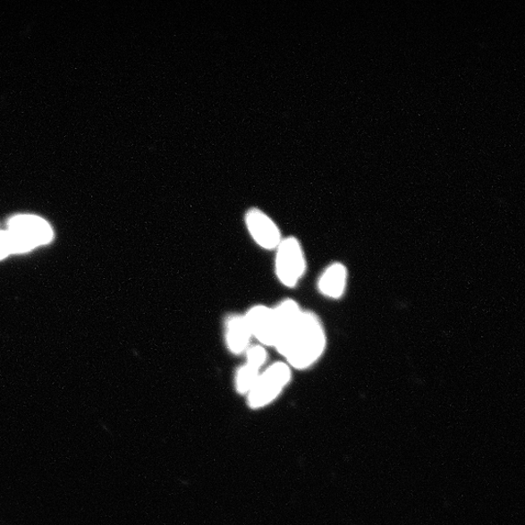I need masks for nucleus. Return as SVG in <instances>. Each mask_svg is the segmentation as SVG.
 <instances>
[{"mask_svg":"<svg viewBox=\"0 0 525 525\" xmlns=\"http://www.w3.org/2000/svg\"><path fill=\"white\" fill-rule=\"evenodd\" d=\"M326 346V332L319 318L310 311H303L295 326L275 348L290 366L304 370L320 359Z\"/></svg>","mask_w":525,"mask_h":525,"instance_id":"nucleus-1","label":"nucleus"},{"mask_svg":"<svg viewBox=\"0 0 525 525\" xmlns=\"http://www.w3.org/2000/svg\"><path fill=\"white\" fill-rule=\"evenodd\" d=\"M6 232L11 254L29 252L53 239L49 223L36 216L11 218Z\"/></svg>","mask_w":525,"mask_h":525,"instance_id":"nucleus-2","label":"nucleus"},{"mask_svg":"<svg viewBox=\"0 0 525 525\" xmlns=\"http://www.w3.org/2000/svg\"><path fill=\"white\" fill-rule=\"evenodd\" d=\"M292 379V370L284 362H276L259 375L249 393V404L252 409L269 405L281 394Z\"/></svg>","mask_w":525,"mask_h":525,"instance_id":"nucleus-3","label":"nucleus"},{"mask_svg":"<svg viewBox=\"0 0 525 525\" xmlns=\"http://www.w3.org/2000/svg\"><path fill=\"white\" fill-rule=\"evenodd\" d=\"M306 272V260L299 241L289 237L277 247L275 273L284 285L295 287Z\"/></svg>","mask_w":525,"mask_h":525,"instance_id":"nucleus-4","label":"nucleus"},{"mask_svg":"<svg viewBox=\"0 0 525 525\" xmlns=\"http://www.w3.org/2000/svg\"><path fill=\"white\" fill-rule=\"evenodd\" d=\"M251 336L264 345L275 346L278 336V326L274 308L254 306L244 316Z\"/></svg>","mask_w":525,"mask_h":525,"instance_id":"nucleus-5","label":"nucleus"},{"mask_svg":"<svg viewBox=\"0 0 525 525\" xmlns=\"http://www.w3.org/2000/svg\"><path fill=\"white\" fill-rule=\"evenodd\" d=\"M248 229L252 239L264 250H273L277 249L282 242V233L275 223L263 211L256 208L250 209L245 216Z\"/></svg>","mask_w":525,"mask_h":525,"instance_id":"nucleus-6","label":"nucleus"},{"mask_svg":"<svg viewBox=\"0 0 525 525\" xmlns=\"http://www.w3.org/2000/svg\"><path fill=\"white\" fill-rule=\"evenodd\" d=\"M226 343L229 351L236 355L247 351L251 333L242 316H231L226 320Z\"/></svg>","mask_w":525,"mask_h":525,"instance_id":"nucleus-7","label":"nucleus"},{"mask_svg":"<svg viewBox=\"0 0 525 525\" xmlns=\"http://www.w3.org/2000/svg\"><path fill=\"white\" fill-rule=\"evenodd\" d=\"M346 277H348V273H346L343 265L339 263L331 265L319 278L320 292L329 298H341L344 292Z\"/></svg>","mask_w":525,"mask_h":525,"instance_id":"nucleus-8","label":"nucleus"},{"mask_svg":"<svg viewBox=\"0 0 525 525\" xmlns=\"http://www.w3.org/2000/svg\"><path fill=\"white\" fill-rule=\"evenodd\" d=\"M259 372V370L248 364L241 366L236 374V379H234L238 393L241 394H249L260 375Z\"/></svg>","mask_w":525,"mask_h":525,"instance_id":"nucleus-9","label":"nucleus"},{"mask_svg":"<svg viewBox=\"0 0 525 525\" xmlns=\"http://www.w3.org/2000/svg\"><path fill=\"white\" fill-rule=\"evenodd\" d=\"M267 351L262 345H254L247 350V364L257 368V370L260 371V368L267 361Z\"/></svg>","mask_w":525,"mask_h":525,"instance_id":"nucleus-10","label":"nucleus"},{"mask_svg":"<svg viewBox=\"0 0 525 525\" xmlns=\"http://www.w3.org/2000/svg\"><path fill=\"white\" fill-rule=\"evenodd\" d=\"M11 254L6 231H0V260L6 258Z\"/></svg>","mask_w":525,"mask_h":525,"instance_id":"nucleus-11","label":"nucleus"}]
</instances>
